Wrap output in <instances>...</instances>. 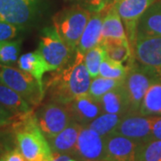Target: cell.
Returning a JSON list of instances; mask_svg holds the SVG:
<instances>
[{"instance_id":"cell-35","label":"cell","mask_w":161,"mask_h":161,"mask_svg":"<svg viewBox=\"0 0 161 161\" xmlns=\"http://www.w3.org/2000/svg\"><path fill=\"white\" fill-rule=\"evenodd\" d=\"M53 158L50 161H79L75 156L71 154H57L53 153Z\"/></svg>"},{"instance_id":"cell-30","label":"cell","mask_w":161,"mask_h":161,"mask_svg":"<svg viewBox=\"0 0 161 161\" xmlns=\"http://www.w3.org/2000/svg\"><path fill=\"white\" fill-rule=\"evenodd\" d=\"M22 27L0 20V41H8L15 38Z\"/></svg>"},{"instance_id":"cell-21","label":"cell","mask_w":161,"mask_h":161,"mask_svg":"<svg viewBox=\"0 0 161 161\" xmlns=\"http://www.w3.org/2000/svg\"><path fill=\"white\" fill-rule=\"evenodd\" d=\"M0 103L14 115H23L32 111V107L17 92L0 82Z\"/></svg>"},{"instance_id":"cell-32","label":"cell","mask_w":161,"mask_h":161,"mask_svg":"<svg viewBox=\"0 0 161 161\" xmlns=\"http://www.w3.org/2000/svg\"><path fill=\"white\" fill-rule=\"evenodd\" d=\"M14 115L0 103V127L5 126L14 121Z\"/></svg>"},{"instance_id":"cell-23","label":"cell","mask_w":161,"mask_h":161,"mask_svg":"<svg viewBox=\"0 0 161 161\" xmlns=\"http://www.w3.org/2000/svg\"><path fill=\"white\" fill-rule=\"evenodd\" d=\"M139 114L143 115H161V81L152 83L142 101Z\"/></svg>"},{"instance_id":"cell-11","label":"cell","mask_w":161,"mask_h":161,"mask_svg":"<svg viewBox=\"0 0 161 161\" xmlns=\"http://www.w3.org/2000/svg\"><path fill=\"white\" fill-rule=\"evenodd\" d=\"M155 115H143L139 113L123 115L118 125L114 131L127 138L138 142H143L152 139L151 130Z\"/></svg>"},{"instance_id":"cell-29","label":"cell","mask_w":161,"mask_h":161,"mask_svg":"<svg viewBox=\"0 0 161 161\" xmlns=\"http://www.w3.org/2000/svg\"><path fill=\"white\" fill-rule=\"evenodd\" d=\"M22 40L0 41V64H12L18 60Z\"/></svg>"},{"instance_id":"cell-34","label":"cell","mask_w":161,"mask_h":161,"mask_svg":"<svg viewBox=\"0 0 161 161\" xmlns=\"http://www.w3.org/2000/svg\"><path fill=\"white\" fill-rule=\"evenodd\" d=\"M152 139L161 140V115H155L151 130Z\"/></svg>"},{"instance_id":"cell-6","label":"cell","mask_w":161,"mask_h":161,"mask_svg":"<svg viewBox=\"0 0 161 161\" xmlns=\"http://www.w3.org/2000/svg\"><path fill=\"white\" fill-rule=\"evenodd\" d=\"M38 50L50 67L51 72L67 65L74 54L54 26L46 27L41 31Z\"/></svg>"},{"instance_id":"cell-2","label":"cell","mask_w":161,"mask_h":161,"mask_svg":"<svg viewBox=\"0 0 161 161\" xmlns=\"http://www.w3.org/2000/svg\"><path fill=\"white\" fill-rule=\"evenodd\" d=\"M14 129L17 149L25 161H50L53 151L37 123L33 111L14 115Z\"/></svg>"},{"instance_id":"cell-26","label":"cell","mask_w":161,"mask_h":161,"mask_svg":"<svg viewBox=\"0 0 161 161\" xmlns=\"http://www.w3.org/2000/svg\"><path fill=\"white\" fill-rule=\"evenodd\" d=\"M123 82H124V80L108 79V78H105L98 75L97 77L93 78V80L91 81L88 94L93 98L100 99V98L107 92L121 85Z\"/></svg>"},{"instance_id":"cell-17","label":"cell","mask_w":161,"mask_h":161,"mask_svg":"<svg viewBox=\"0 0 161 161\" xmlns=\"http://www.w3.org/2000/svg\"><path fill=\"white\" fill-rule=\"evenodd\" d=\"M81 127L82 125L73 121L63 131L48 139L47 141L53 153L73 155Z\"/></svg>"},{"instance_id":"cell-5","label":"cell","mask_w":161,"mask_h":161,"mask_svg":"<svg viewBox=\"0 0 161 161\" xmlns=\"http://www.w3.org/2000/svg\"><path fill=\"white\" fill-rule=\"evenodd\" d=\"M0 82L17 92L32 108L40 106L46 94L32 75L7 64H0Z\"/></svg>"},{"instance_id":"cell-20","label":"cell","mask_w":161,"mask_h":161,"mask_svg":"<svg viewBox=\"0 0 161 161\" xmlns=\"http://www.w3.org/2000/svg\"><path fill=\"white\" fill-rule=\"evenodd\" d=\"M101 38L102 41L108 39H127L124 23L115 9V3L110 5L107 14L103 19Z\"/></svg>"},{"instance_id":"cell-15","label":"cell","mask_w":161,"mask_h":161,"mask_svg":"<svg viewBox=\"0 0 161 161\" xmlns=\"http://www.w3.org/2000/svg\"><path fill=\"white\" fill-rule=\"evenodd\" d=\"M110 5L105 7L101 11L92 12L91 17L89 19V22L81 34L75 52H78L80 55L85 56V54L90 49L101 44L103 19L107 14V12L108 10Z\"/></svg>"},{"instance_id":"cell-12","label":"cell","mask_w":161,"mask_h":161,"mask_svg":"<svg viewBox=\"0 0 161 161\" xmlns=\"http://www.w3.org/2000/svg\"><path fill=\"white\" fill-rule=\"evenodd\" d=\"M106 161H135L140 142L117 133L104 137Z\"/></svg>"},{"instance_id":"cell-31","label":"cell","mask_w":161,"mask_h":161,"mask_svg":"<svg viewBox=\"0 0 161 161\" xmlns=\"http://www.w3.org/2000/svg\"><path fill=\"white\" fill-rule=\"evenodd\" d=\"M84 3L88 10L91 12H99L114 2L112 0H84Z\"/></svg>"},{"instance_id":"cell-36","label":"cell","mask_w":161,"mask_h":161,"mask_svg":"<svg viewBox=\"0 0 161 161\" xmlns=\"http://www.w3.org/2000/svg\"><path fill=\"white\" fill-rule=\"evenodd\" d=\"M112 1H113V2H115H115H117L118 0H112Z\"/></svg>"},{"instance_id":"cell-3","label":"cell","mask_w":161,"mask_h":161,"mask_svg":"<svg viewBox=\"0 0 161 161\" xmlns=\"http://www.w3.org/2000/svg\"><path fill=\"white\" fill-rule=\"evenodd\" d=\"M127 75L124 80L130 101V113H139L142 101L150 86L156 81H161V72L143 65L136 60L127 66Z\"/></svg>"},{"instance_id":"cell-27","label":"cell","mask_w":161,"mask_h":161,"mask_svg":"<svg viewBox=\"0 0 161 161\" xmlns=\"http://www.w3.org/2000/svg\"><path fill=\"white\" fill-rule=\"evenodd\" d=\"M105 58L106 53L102 45L93 47L85 54L83 62L92 78H95L99 75V67Z\"/></svg>"},{"instance_id":"cell-33","label":"cell","mask_w":161,"mask_h":161,"mask_svg":"<svg viewBox=\"0 0 161 161\" xmlns=\"http://www.w3.org/2000/svg\"><path fill=\"white\" fill-rule=\"evenodd\" d=\"M0 161H25V159L23 158V155L21 154L19 150L14 149L6 152L1 157Z\"/></svg>"},{"instance_id":"cell-16","label":"cell","mask_w":161,"mask_h":161,"mask_svg":"<svg viewBox=\"0 0 161 161\" xmlns=\"http://www.w3.org/2000/svg\"><path fill=\"white\" fill-rule=\"evenodd\" d=\"M159 36H161V0H156L139 21L136 40Z\"/></svg>"},{"instance_id":"cell-19","label":"cell","mask_w":161,"mask_h":161,"mask_svg":"<svg viewBox=\"0 0 161 161\" xmlns=\"http://www.w3.org/2000/svg\"><path fill=\"white\" fill-rule=\"evenodd\" d=\"M17 64L20 69L32 75L40 86L44 88L43 76L47 72H51V69L39 50L22 55L18 58Z\"/></svg>"},{"instance_id":"cell-18","label":"cell","mask_w":161,"mask_h":161,"mask_svg":"<svg viewBox=\"0 0 161 161\" xmlns=\"http://www.w3.org/2000/svg\"><path fill=\"white\" fill-rule=\"evenodd\" d=\"M104 113L125 115L130 113V101L124 82L100 98Z\"/></svg>"},{"instance_id":"cell-9","label":"cell","mask_w":161,"mask_h":161,"mask_svg":"<svg viewBox=\"0 0 161 161\" xmlns=\"http://www.w3.org/2000/svg\"><path fill=\"white\" fill-rule=\"evenodd\" d=\"M73 156L79 161H106L104 137L82 125Z\"/></svg>"},{"instance_id":"cell-25","label":"cell","mask_w":161,"mask_h":161,"mask_svg":"<svg viewBox=\"0 0 161 161\" xmlns=\"http://www.w3.org/2000/svg\"><path fill=\"white\" fill-rule=\"evenodd\" d=\"M135 161H161V140L150 139L141 142Z\"/></svg>"},{"instance_id":"cell-1","label":"cell","mask_w":161,"mask_h":161,"mask_svg":"<svg viewBox=\"0 0 161 161\" xmlns=\"http://www.w3.org/2000/svg\"><path fill=\"white\" fill-rule=\"evenodd\" d=\"M84 56L75 52L74 61L57 70L44 82L49 101L67 105L79 96L89 92L92 77L83 62Z\"/></svg>"},{"instance_id":"cell-28","label":"cell","mask_w":161,"mask_h":161,"mask_svg":"<svg viewBox=\"0 0 161 161\" xmlns=\"http://www.w3.org/2000/svg\"><path fill=\"white\" fill-rule=\"evenodd\" d=\"M128 68L123 63L105 58L99 67V76L115 80H125Z\"/></svg>"},{"instance_id":"cell-10","label":"cell","mask_w":161,"mask_h":161,"mask_svg":"<svg viewBox=\"0 0 161 161\" xmlns=\"http://www.w3.org/2000/svg\"><path fill=\"white\" fill-rule=\"evenodd\" d=\"M38 6L39 0H0V20L23 27L34 19Z\"/></svg>"},{"instance_id":"cell-4","label":"cell","mask_w":161,"mask_h":161,"mask_svg":"<svg viewBox=\"0 0 161 161\" xmlns=\"http://www.w3.org/2000/svg\"><path fill=\"white\" fill-rule=\"evenodd\" d=\"M92 12L79 5L64 8L53 17L54 27L73 53H75Z\"/></svg>"},{"instance_id":"cell-24","label":"cell","mask_w":161,"mask_h":161,"mask_svg":"<svg viewBox=\"0 0 161 161\" xmlns=\"http://www.w3.org/2000/svg\"><path fill=\"white\" fill-rule=\"evenodd\" d=\"M122 116L123 115H115V114L102 113L94 120L92 121L89 125H87L86 126L94 130L102 137H106L115 131Z\"/></svg>"},{"instance_id":"cell-14","label":"cell","mask_w":161,"mask_h":161,"mask_svg":"<svg viewBox=\"0 0 161 161\" xmlns=\"http://www.w3.org/2000/svg\"><path fill=\"white\" fill-rule=\"evenodd\" d=\"M132 58L143 65L161 71V36L137 39Z\"/></svg>"},{"instance_id":"cell-22","label":"cell","mask_w":161,"mask_h":161,"mask_svg":"<svg viewBox=\"0 0 161 161\" xmlns=\"http://www.w3.org/2000/svg\"><path fill=\"white\" fill-rule=\"evenodd\" d=\"M105 49L106 57L112 60L124 63L127 60L132 61V53L127 39H108L103 40L101 44Z\"/></svg>"},{"instance_id":"cell-13","label":"cell","mask_w":161,"mask_h":161,"mask_svg":"<svg viewBox=\"0 0 161 161\" xmlns=\"http://www.w3.org/2000/svg\"><path fill=\"white\" fill-rule=\"evenodd\" d=\"M74 122L80 125H87L103 112L100 100L88 93L79 96L66 105Z\"/></svg>"},{"instance_id":"cell-7","label":"cell","mask_w":161,"mask_h":161,"mask_svg":"<svg viewBox=\"0 0 161 161\" xmlns=\"http://www.w3.org/2000/svg\"><path fill=\"white\" fill-rule=\"evenodd\" d=\"M37 123L47 140L63 131L73 122L66 105L48 101L35 113Z\"/></svg>"},{"instance_id":"cell-8","label":"cell","mask_w":161,"mask_h":161,"mask_svg":"<svg viewBox=\"0 0 161 161\" xmlns=\"http://www.w3.org/2000/svg\"><path fill=\"white\" fill-rule=\"evenodd\" d=\"M156 0H118L115 7L124 23L127 40L132 49L136 41V30L139 21L146 10Z\"/></svg>"}]
</instances>
